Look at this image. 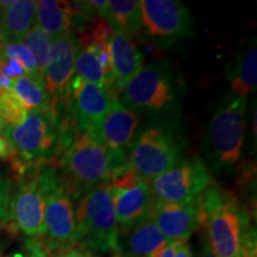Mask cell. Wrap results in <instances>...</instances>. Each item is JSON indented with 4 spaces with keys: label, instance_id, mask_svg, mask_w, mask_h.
<instances>
[{
    "label": "cell",
    "instance_id": "obj_26",
    "mask_svg": "<svg viewBox=\"0 0 257 257\" xmlns=\"http://www.w3.org/2000/svg\"><path fill=\"white\" fill-rule=\"evenodd\" d=\"M28 114L27 107L14 92H0V120L4 126H18Z\"/></svg>",
    "mask_w": 257,
    "mask_h": 257
},
{
    "label": "cell",
    "instance_id": "obj_11",
    "mask_svg": "<svg viewBox=\"0 0 257 257\" xmlns=\"http://www.w3.org/2000/svg\"><path fill=\"white\" fill-rule=\"evenodd\" d=\"M38 168H34L19 179L12 187L9 206L10 226L28 238L42 239L44 234V195Z\"/></svg>",
    "mask_w": 257,
    "mask_h": 257
},
{
    "label": "cell",
    "instance_id": "obj_41",
    "mask_svg": "<svg viewBox=\"0 0 257 257\" xmlns=\"http://www.w3.org/2000/svg\"><path fill=\"white\" fill-rule=\"evenodd\" d=\"M0 134H3V130H2V128H0Z\"/></svg>",
    "mask_w": 257,
    "mask_h": 257
},
{
    "label": "cell",
    "instance_id": "obj_30",
    "mask_svg": "<svg viewBox=\"0 0 257 257\" xmlns=\"http://www.w3.org/2000/svg\"><path fill=\"white\" fill-rule=\"evenodd\" d=\"M0 70L14 81L16 79L27 75L23 66L18 61L11 59H0Z\"/></svg>",
    "mask_w": 257,
    "mask_h": 257
},
{
    "label": "cell",
    "instance_id": "obj_6",
    "mask_svg": "<svg viewBox=\"0 0 257 257\" xmlns=\"http://www.w3.org/2000/svg\"><path fill=\"white\" fill-rule=\"evenodd\" d=\"M76 246L92 255L118 253V226L107 184L89 188L75 208Z\"/></svg>",
    "mask_w": 257,
    "mask_h": 257
},
{
    "label": "cell",
    "instance_id": "obj_16",
    "mask_svg": "<svg viewBox=\"0 0 257 257\" xmlns=\"http://www.w3.org/2000/svg\"><path fill=\"white\" fill-rule=\"evenodd\" d=\"M140 118L119 99H112L110 111L100 124L95 137L114 155L127 160V153L137 136Z\"/></svg>",
    "mask_w": 257,
    "mask_h": 257
},
{
    "label": "cell",
    "instance_id": "obj_3",
    "mask_svg": "<svg viewBox=\"0 0 257 257\" xmlns=\"http://www.w3.org/2000/svg\"><path fill=\"white\" fill-rule=\"evenodd\" d=\"M185 150L176 123L159 118L137 134L128 149L127 167L150 182L184 160Z\"/></svg>",
    "mask_w": 257,
    "mask_h": 257
},
{
    "label": "cell",
    "instance_id": "obj_9",
    "mask_svg": "<svg viewBox=\"0 0 257 257\" xmlns=\"http://www.w3.org/2000/svg\"><path fill=\"white\" fill-rule=\"evenodd\" d=\"M142 23L144 36L159 47L168 48L193 35L189 10L179 0H143Z\"/></svg>",
    "mask_w": 257,
    "mask_h": 257
},
{
    "label": "cell",
    "instance_id": "obj_7",
    "mask_svg": "<svg viewBox=\"0 0 257 257\" xmlns=\"http://www.w3.org/2000/svg\"><path fill=\"white\" fill-rule=\"evenodd\" d=\"M180 86L167 61L143 67L121 92V102L134 112L162 118L176 110Z\"/></svg>",
    "mask_w": 257,
    "mask_h": 257
},
{
    "label": "cell",
    "instance_id": "obj_20",
    "mask_svg": "<svg viewBox=\"0 0 257 257\" xmlns=\"http://www.w3.org/2000/svg\"><path fill=\"white\" fill-rule=\"evenodd\" d=\"M36 2L17 0L11 8L0 11V43L22 42L35 24Z\"/></svg>",
    "mask_w": 257,
    "mask_h": 257
},
{
    "label": "cell",
    "instance_id": "obj_39",
    "mask_svg": "<svg viewBox=\"0 0 257 257\" xmlns=\"http://www.w3.org/2000/svg\"><path fill=\"white\" fill-rule=\"evenodd\" d=\"M4 127H5L4 124H3L2 120H0V128H2V130H4Z\"/></svg>",
    "mask_w": 257,
    "mask_h": 257
},
{
    "label": "cell",
    "instance_id": "obj_33",
    "mask_svg": "<svg viewBox=\"0 0 257 257\" xmlns=\"http://www.w3.org/2000/svg\"><path fill=\"white\" fill-rule=\"evenodd\" d=\"M51 257H96L95 255H92L81 248L78 246H72V248H67L60 251H56L54 253H50Z\"/></svg>",
    "mask_w": 257,
    "mask_h": 257
},
{
    "label": "cell",
    "instance_id": "obj_17",
    "mask_svg": "<svg viewBox=\"0 0 257 257\" xmlns=\"http://www.w3.org/2000/svg\"><path fill=\"white\" fill-rule=\"evenodd\" d=\"M111 53V82L108 94L118 99L127 82L143 68V54L131 37L114 35L110 46Z\"/></svg>",
    "mask_w": 257,
    "mask_h": 257
},
{
    "label": "cell",
    "instance_id": "obj_22",
    "mask_svg": "<svg viewBox=\"0 0 257 257\" xmlns=\"http://www.w3.org/2000/svg\"><path fill=\"white\" fill-rule=\"evenodd\" d=\"M35 24L47 32L51 38L68 32L72 28L69 2H56V0L36 2Z\"/></svg>",
    "mask_w": 257,
    "mask_h": 257
},
{
    "label": "cell",
    "instance_id": "obj_14",
    "mask_svg": "<svg viewBox=\"0 0 257 257\" xmlns=\"http://www.w3.org/2000/svg\"><path fill=\"white\" fill-rule=\"evenodd\" d=\"M150 217L168 242H188L205 225L204 198L200 194L181 202L155 200Z\"/></svg>",
    "mask_w": 257,
    "mask_h": 257
},
{
    "label": "cell",
    "instance_id": "obj_12",
    "mask_svg": "<svg viewBox=\"0 0 257 257\" xmlns=\"http://www.w3.org/2000/svg\"><path fill=\"white\" fill-rule=\"evenodd\" d=\"M212 184L213 179L206 163L200 157H192L181 160L150 185L156 200L181 202L202 194Z\"/></svg>",
    "mask_w": 257,
    "mask_h": 257
},
{
    "label": "cell",
    "instance_id": "obj_27",
    "mask_svg": "<svg viewBox=\"0 0 257 257\" xmlns=\"http://www.w3.org/2000/svg\"><path fill=\"white\" fill-rule=\"evenodd\" d=\"M2 59H11L18 61L23 66L25 72H27V75L42 76L37 69L36 60H35L34 55L22 42L2 44Z\"/></svg>",
    "mask_w": 257,
    "mask_h": 257
},
{
    "label": "cell",
    "instance_id": "obj_18",
    "mask_svg": "<svg viewBox=\"0 0 257 257\" xmlns=\"http://www.w3.org/2000/svg\"><path fill=\"white\" fill-rule=\"evenodd\" d=\"M168 240L154 223L152 217L118 231V253L121 257H154Z\"/></svg>",
    "mask_w": 257,
    "mask_h": 257
},
{
    "label": "cell",
    "instance_id": "obj_38",
    "mask_svg": "<svg viewBox=\"0 0 257 257\" xmlns=\"http://www.w3.org/2000/svg\"><path fill=\"white\" fill-rule=\"evenodd\" d=\"M154 257H174V242H168V244L160 250Z\"/></svg>",
    "mask_w": 257,
    "mask_h": 257
},
{
    "label": "cell",
    "instance_id": "obj_24",
    "mask_svg": "<svg viewBox=\"0 0 257 257\" xmlns=\"http://www.w3.org/2000/svg\"><path fill=\"white\" fill-rule=\"evenodd\" d=\"M74 73L85 81L99 86L107 92V82L95 51L79 47L74 61Z\"/></svg>",
    "mask_w": 257,
    "mask_h": 257
},
{
    "label": "cell",
    "instance_id": "obj_40",
    "mask_svg": "<svg viewBox=\"0 0 257 257\" xmlns=\"http://www.w3.org/2000/svg\"><path fill=\"white\" fill-rule=\"evenodd\" d=\"M112 257H121V256H119V255H113Z\"/></svg>",
    "mask_w": 257,
    "mask_h": 257
},
{
    "label": "cell",
    "instance_id": "obj_13",
    "mask_svg": "<svg viewBox=\"0 0 257 257\" xmlns=\"http://www.w3.org/2000/svg\"><path fill=\"white\" fill-rule=\"evenodd\" d=\"M108 189L119 227H127L150 217L156 200L152 185L128 167L108 182Z\"/></svg>",
    "mask_w": 257,
    "mask_h": 257
},
{
    "label": "cell",
    "instance_id": "obj_28",
    "mask_svg": "<svg viewBox=\"0 0 257 257\" xmlns=\"http://www.w3.org/2000/svg\"><path fill=\"white\" fill-rule=\"evenodd\" d=\"M11 180L5 178L0 173V223H6L9 220V206L12 192Z\"/></svg>",
    "mask_w": 257,
    "mask_h": 257
},
{
    "label": "cell",
    "instance_id": "obj_23",
    "mask_svg": "<svg viewBox=\"0 0 257 257\" xmlns=\"http://www.w3.org/2000/svg\"><path fill=\"white\" fill-rule=\"evenodd\" d=\"M12 92L23 102L29 112L51 115L50 98L42 76L24 75L16 79Z\"/></svg>",
    "mask_w": 257,
    "mask_h": 257
},
{
    "label": "cell",
    "instance_id": "obj_15",
    "mask_svg": "<svg viewBox=\"0 0 257 257\" xmlns=\"http://www.w3.org/2000/svg\"><path fill=\"white\" fill-rule=\"evenodd\" d=\"M112 98L104 88L74 75L69 85L68 107L79 133L95 136L100 124L110 111Z\"/></svg>",
    "mask_w": 257,
    "mask_h": 257
},
{
    "label": "cell",
    "instance_id": "obj_19",
    "mask_svg": "<svg viewBox=\"0 0 257 257\" xmlns=\"http://www.w3.org/2000/svg\"><path fill=\"white\" fill-rule=\"evenodd\" d=\"M226 79L231 93L246 98L256 91L257 85V49L256 37L237 51L226 67Z\"/></svg>",
    "mask_w": 257,
    "mask_h": 257
},
{
    "label": "cell",
    "instance_id": "obj_29",
    "mask_svg": "<svg viewBox=\"0 0 257 257\" xmlns=\"http://www.w3.org/2000/svg\"><path fill=\"white\" fill-rule=\"evenodd\" d=\"M12 257H51L50 252L40 238H28L23 249Z\"/></svg>",
    "mask_w": 257,
    "mask_h": 257
},
{
    "label": "cell",
    "instance_id": "obj_37",
    "mask_svg": "<svg viewBox=\"0 0 257 257\" xmlns=\"http://www.w3.org/2000/svg\"><path fill=\"white\" fill-rule=\"evenodd\" d=\"M14 87V80L6 76L4 73L0 70V92H10Z\"/></svg>",
    "mask_w": 257,
    "mask_h": 257
},
{
    "label": "cell",
    "instance_id": "obj_32",
    "mask_svg": "<svg viewBox=\"0 0 257 257\" xmlns=\"http://www.w3.org/2000/svg\"><path fill=\"white\" fill-rule=\"evenodd\" d=\"M195 257H217L214 255L212 249L210 248V244H208L206 233H205L204 227L200 230V233H199V244L197 253H195Z\"/></svg>",
    "mask_w": 257,
    "mask_h": 257
},
{
    "label": "cell",
    "instance_id": "obj_21",
    "mask_svg": "<svg viewBox=\"0 0 257 257\" xmlns=\"http://www.w3.org/2000/svg\"><path fill=\"white\" fill-rule=\"evenodd\" d=\"M104 21L114 35L133 38L142 31V9L138 0H111L108 2Z\"/></svg>",
    "mask_w": 257,
    "mask_h": 257
},
{
    "label": "cell",
    "instance_id": "obj_36",
    "mask_svg": "<svg viewBox=\"0 0 257 257\" xmlns=\"http://www.w3.org/2000/svg\"><path fill=\"white\" fill-rule=\"evenodd\" d=\"M10 157H11V149H10L8 141L5 140L3 134H0V160L9 161Z\"/></svg>",
    "mask_w": 257,
    "mask_h": 257
},
{
    "label": "cell",
    "instance_id": "obj_31",
    "mask_svg": "<svg viewBox=\"0 0 257 257\" xmlns=\"http://www.w3.org/2000/svg\"><path fill=\"white\" fill-rule=\"evenodd\" d=\"M240 257H257V240H256V227L252 226L246 233L244 239L242 253Z\"/></svg>",
    "mask_w": 257,
    "mask_h": 257
},
{
    "label": "cell",
    "instance_id": "obj_4",
    "mask_svg": "<svg viewBox=\"0 0 257 257\" xmlns=\"http://www.w3.org/2000/svg\"><path fill=\"white\" fill-rule=\"evenodd\" d=\"M3 134L11 149L9 162L17 181L29 170L48 165L60 155L59 133L51 115L29 112L23 123L5 126Z\"/></svg>",
    "mask_w": 257,
    "mask_h": 257
},
{
    "label": "cell",
    "instance_id": "obj_1",
    "mask_svg": "<svg viewBox=\"0 0 257 257\" xmlns=\"http://www.w3.org/2000/svg\"><path fill=\"white\" fill-rule=\"evenodd\" d=\"M59 168L64 187L79 198L89 188L110 182L127 168V160L111 153L93 134L76 131L61 153Z\"/></svg>",
    "mask_w": 257,
    "mask_h": 257
},
{
    "label": "cell",
    "instance_id": "obj_10",
    "mask_svg": "<svg viewBox=\"0 0 257 257\" xmlns=\"http://www.w3.org/2000/svg\"><path fill=\"white\" fill-rule=\"evenodd\" d=\"M79 41L73 32H64L51 41L49 61L44 69L43 80L50 98L54 121L68 112L70 80L74 75V61Z\"/></svg>",
    "mask_w": 257,
    "mask_h": 257
},
{
    "label": "cell",
    "instance_id": "obj_2",
    "mask_svg": "<svg viewBox=\"0 0 257 257\" xmlns=\"http://www.w3.org/2000/svg\"><path fill=\"white\" fill-rule=\"evenodd\" d=\"M208 244L217 257H240L244 239L252 227L250 216L232 192L212 184L202 193Z\"/></svg>",
    "mask_w": 257,
    "mask_h": 257
},
{
    "label": "cell",
    "instance_id": "obj_25",
    "mask_svg": "<svg viewBox=\"0 0 257 257\" xmlns=\"http://www.w3.org/2000/svg\"><path fill=\"white\" fill-rule=\"evenodd\" d=\"M51 38L47 32H44L40 27L34 24L31 30L28 32L27 36L23 38V44L31 51L36 60L37 69L43 76L44 69H46L48 61H49V53L51 46Z\"/></svg>",
    "mask_w": 257,
    "mask_h": 257
},
{
    "label": "cell",
    "instance_id": "obj_8",
    "mask_svg": "<svg viewBox=\"0 0 257 257\" xmlns=\"http://www.w3.org/2000/svg\"><path fill=\"white\" fill-rule=\"evenodd\" d=\"M38 179L44 195V234L42 242L50 253L76 246L74 198L64 187L55 167L50 163L38 169Z\"/></svg>",
    "mask_w": 257,
    "mask_h": 257
},
{
    "label": "cell",
    "instance_id": "obj_5",
    "mask_svg": "<svg viewBox=\"0 0 257 257\" xmlns=\"http://www.w3.org/2000/svg\"><path fill=\"white\" fill-rule=\"evenodd\" d=\"M246 98L227 93L216 106L205 137L210 172L230 170L242 156Z\"/></svg>",
    "mask_w": 257,
    "mask_h": 257
},
{
    "label": "cell",
    "instance_id": "obj_34",
    "mask_svg": "<svg viewBox=\"0 0 257 257\" xmlns=\"http://www.w3.org/2000/svg\"><path fill=\"white\" fill-rule=\"evenodd\" d=\"M174 257H193L188 242H174Z\"/></svg>",
    "mask_w": 257,
    "mask_h": 257
},
{
    "label": "cell",
    "instance_id": "obj_35",
    "mask_svg": "<svg viewBox=\"0 0 257 257\" xmlns=\"http://www.w3.org/2000/svg\"><path fill=\"white\" fill-rule=\"evenodd\" d=\"M14 233H16L15 230L10 226L9 223H5L4 232L0 231V257H3V255H4L6 246H8V240H6L5 236L6 234H14Z\"/></svg>",
    "mask_w": 257,
    "mask_h": 257
}]
</instances>
